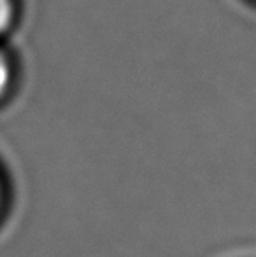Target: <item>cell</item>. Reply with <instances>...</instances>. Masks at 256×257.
<instances>
[{"mask_svg": "<svg viewBox=\"0 0 256 257\" xmlns=\"http://www.w3.org/2000/svg\"><path fill=\"white\" fill-rule=\"evenodd\" d=\"M18 84V65L13 53L0 41V107L9 102Z\"/></svg>", "mask_w": 256, "mask_h": 257, "instance_id": "cell-1", "label": "cell"}, {"mask_svg": "<svg viewBox=\"0 0 256 257\" xmlns=\"http://www.w3.org/2000/svg\"><path fill=\"white\" fill-rule=\"evenodd\" d=\"M20 0H0V41L7 37L20 20Z\"/></svg>", "mask_w": 256, "mask_h": 257, "instance_id": "cell-2", "label": "cell"}, {"mask_svg": "<svg viewBox=\"0 0 256 257\" xmlns=\"http://www.w3.org/2000/svg\"><path fill=\"white\" fill-rule=\"evenodd\" d=\"M11 206V187L2 166H0V224L6 220L7 212Z\"/></svg>", "mask_w": 256, "mask_h": 257, "instance_id": "cell-3", "label": "cell"}]
</instances>
